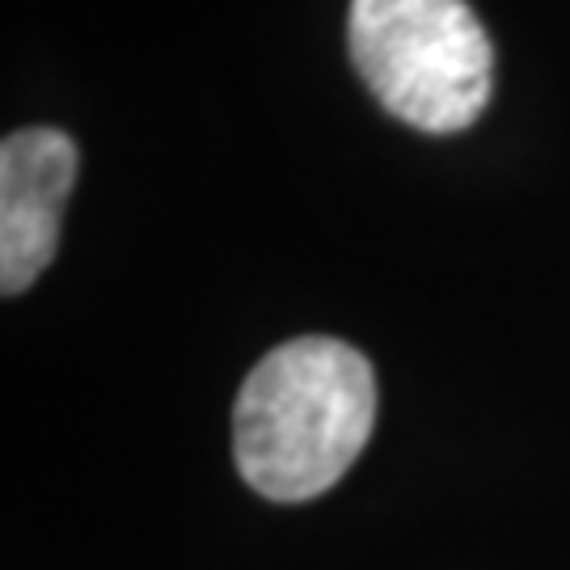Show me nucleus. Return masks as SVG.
<instances>
[{"instance_id": "1", "label": "nucleus", "mask_w": 570, "mask_h": 570, "mask_svg": "<svg viewBox=\"0 0 570 570\" xmlns=\"http://www.w3.org/2000/svg\"><path fill=\"white\" fill-rule=\"evenodd\" d=\"M376 423V376L351 343L305 334L266 351L233 402V461L271 503L326 494Z\"/></svg>"}, {"instance_id": "2", "label": "nucleus", "mask_w": 570, "mask_h": 570, "mask_svg": "<svg viewBox=\"0 0 570 570\" xmlns=\"http://www.w3.org/2000/svg\"><path fill=\"white\" fill-rule=\"evenodd\" d=\"M351 63L393 119L452 136L482 119L494 47L469 0H351Z\"/></svg>"}, {"instance_id": "3", "label": "nucleus", "mask_w": 570, "mask_h": 570, "mask_svg": "<svg viewBox=\"0 0 570 570\" xmlns=\"http://www.w3.org/2000/svg\"><path fill=\"white\" fill-rule=\"evenodd\" d=\"M81 153L60 127H21L0 144V292L21 296L56 258Z\"/></svg>"}]
</instances>
